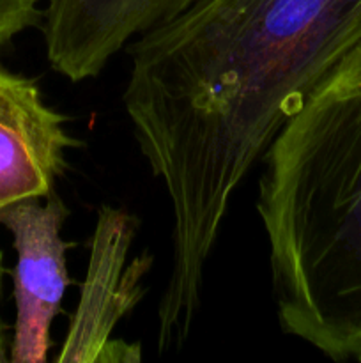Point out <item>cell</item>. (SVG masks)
<instances>
[{"mask_svg": "<svg viewBox=\"0 0 361 363\" xmlns=\"http://www.w3.org/2000/svg\"><path fill=\"white\" fill-rule=\"evenodd\" d=\"M361 43V0H202L130 46L122 101L172 209L158 350L195 325L230 202L283 124Z\"/></svg>", "mask_w": 361, "mask_h": 363, "instance_id": "1", "label": "cell"}, {"mask_svg": "<svg viewBox=\"0 0 361 363\" xmlns=\"http://www.w3.org/2000/svg\"><path fill=\"white\" fill-rule=\"evenodd\" d=\"M260 162L257 213L280 326L331 360L361 362V43Z\"/></svg>", "mask_w": 361, "mask_h": 363, "instance_id": "2", "label": "cell"}, {"mask_svg": "<svg viewBox=\"0 0 361 363\" xmlns=\"http://www.w3.org/2000/svg\"><path fill=\"white\" fill-rule=\"evenodd\" d=\"M137 225V218L126 209H99L80 303L57 362L140 360V346L112 339L120 319L144 296L140 282L152 266L149 254L127 262Z\"/></svg>", "mask_w": 361, "mask_h": 363, "instance_id": "3", "label": "cell"}, {"mask_svg": "<svg viewBox=\"0 0 361 363\" xmlns=\"http://www.w3.org/2000/svg\"><path fill=\"white\" fill-rule=\"evenodd\" d=\"M69 209L55 194L21 201L0 211V223L13 236L16 323L11 346L13 363H42L50 350V326L60 312L69 284L66 252L71 247L60 230Z\"/></svg>", "mask_w": 361, "mask_h": 363, "instance_id": "4", "label": "cell"}, {"mask_svg": "<svg viewBox=\"0 0 361 363\" xmlns=\"http://www.w3.org/2000/svg\"><path fill=\"white\" fill-rule=\"evenodd\" d=\"M202 0H50L42 14L46 57L71 82L101 74L127 41L176 20Z\"/></svg>", "mask_w": 361, "mask_h": 363, "instance_id": "5", "label": "cell"}, {"mask_svg": "<svg viewBox=\"0 0 361 363\" xmlns=\"http://www.w3.org/2000/svg\"><path fill=\"white\" fill-rule=\"evenodd\" d=\"M64 123L34 78L0 66V211L52 194L66 152L80 145Z\"/></svg>", "mask_w": 361, "mask_h": 363, "instance_id": "6", "label": "cell"}, {"mask_svg": "<svg viewBox=\"0 0 361 363\" xmlns=\"http://www.w3.org/2000/svg\"><path fill=\"white\" fill-rule=\"evenodd\" d=\"M39 0H0V46L42 21Z\"/></svg>", "mask_w": 361, "mask_h": 363, "instance_id": "7", "label": "cell"}, {"mask_svg": "<svg viewBox=\"0 0 361 363\" xmlns=\"http://www.w3.org/2000/svg\"><path fill=\"white\" fill-rule=\"evenodd\" d=\"M2 252H0V286H2ZM6 353H4V342H2V335H0V363L6 362Z\"/></svg>", "mask_w": 361, "mask_h": 363, "instance_id": "8", "label": "cell"}]
</instances>
